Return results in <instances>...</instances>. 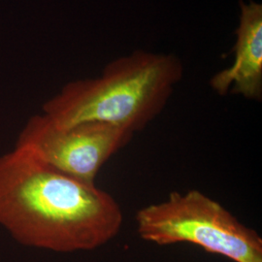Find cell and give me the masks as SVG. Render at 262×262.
<instances>
[{
    "instance_id": "obj_1",
    "label": "cell",
    "mask_w": 262,
    "mask_h": 262,
    "mask_svg": "<svg viewBox=\"0 0 262 262\" xmlns=\"http://www.w3.org/2000/svg\"><path fill=\"white\" fill-rule=\"evenodd\" d=\"M122 208L97 187L57 171L19 147L0 156V225L28 247L73 253L110 242Z\"/></svg>"
},
{
    "instance_id": "obj_2",
    "label": "cell",
    "mask_w": 262,
    "mask_h": 262,
    "mask_svg": "<svg viewBox=\"0 0 262 262\" xmlns=\"http://www.w3.org/2000/svg\"><path fill=\"white\" fill-rule=\"evenodd\" d=\"M183 77L176 55L136 50L113 59L97 77L63 85L43 114L58 126L103 122L134 134L164 110Z\"/></svg>"
},
{
    "instance_id": "obj_3",
    "label": "cell",
    "mask_w": 262,
    "mask_h": 262,
    "mask_svg": "<svg viewBox=\"0 0 262 262\" xmlns=\"http://www.w3.org/2000/svg\"><path fill=\"white\" fill-rule=\"evenodd\" d=\"M135 222L147 242L192 244L232 261L262 262L260 235L197 189L171 192L165 200L140 209Z\"/></svg>"
},
{
    "instance_id": "obj_4",
    "label": "cell",
    "mask_w": 262,
    "mask_h": 262,
    "mask_svg": "<svg viewBox=\"0 0 262 262\" xmlns=\"http://www.w3.org/2000/svg\"><path fill=\"white\" fill-rule=\"evenodd\" d=\"M133 135L103 122L58 126L42 113L28 120L16 146L61 173L95 184L106 162L126 146Z\"/></svg>"
},
{
    "instance_id": "obj_5",
    "label": "cell",
    "mask_w": 262,
    "mask_h": 262,
    "mask_svg": "<svg viewBox=\"0 0 262 262\" xmlns=\"http://www.w3.org/2000/svg\"><path fill=\"white\" fill-rule=\"evenodd\" d=\"M234 60L210 79L219 95H241L248 100L262 99V4L239 1V24L235 30Z\"/></svg>"
}]
</instances>
